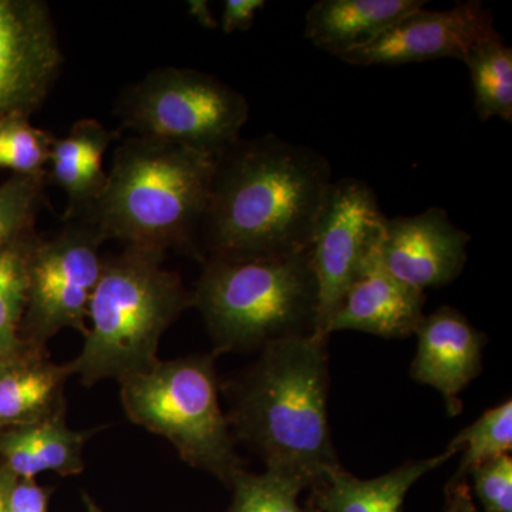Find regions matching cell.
Here are the masks:
<instances>
[{
    "instance_id": "6da1fadb",
    "label": "cell",
    "mask_w": 512,
    "mask_h": 512,
    "mask_svg": "<svg viewBox=\"0 0 512 512\" xmlns=\"http://www.w3.org/2000/svg\"><path fill=\"white\" fill-rule=\"evenodd\" d=\"M330 177L328 158L313 148L275 134L237 141L218 157L202 222L210 256L309 251Z\"/></svg>"
},
{
    "instance_id": "7a4b0ae2",
    "label": "cell",
    "mask_w": 512,
    "mask_h": 512,
    "mask_svg": "<svg viewBox=\"0 0 512 512\" xmlns=\"http://www.w3.org/2000/svg\"><path fill=\"white\" fill-rule=\"evenodd\" d=\"M326 340L312 333L269 343L225 386L235 440L251 447L266 470L308 487L340 466L329 426Z\"/></svg>"
},
{
    "instance_id": "3957f363",
    "label": "cell",
    "mask_w": 512,
    "mask_h": 512,
    "mask_svg": "<svg viewBox=\"0 0 512 512\" xmlns=\"http://www.w3.org/2000/svg\"><path fill=\"white\" fill-rule=\"evenodd\" d=\"M217 160L170 141L128 137L114 151L100 197L79 220L124 248L163 255L195 248Z\"/></svg>"
},
{
    "instance_id": "277c9868",
    "label": "cell",
    "mask_w": 512,
    "mask_h": 512,
    "mask_svg": "<svg viewBox=\"0 0 512 512\" xmlns=\"http://www.w3.org/2000/svg\"><path fill=\"white\" fill-rule=\"evenodd\" d=\"M164 256L127 247L104 258L82 350L69 362L84 386L123 379L160 360L161 338L192 306V293L163 266Z\"/></svg>"
},
{
    "instance_id": "5b68a950",
    "label": "cell",
    "mask_w": 512,
    "mask_h": 512,
    "mask_svg": "<svg viewBox=\"0 0 512 512\" xmlns=\"http://www.w3.org/2000/svg\"><path fill=\"white\" fill-rule=\"evenodd\" d=\"M192 293L215 355L261 350L312 335L318 326V284L311 249L274 258L208 256Z\"/></svg>"
},
{
    "instance_id": "8992f818",
    "label": "cell",
    "mask_w": 512,
    "mask_h": 512,
    "mask_svg": "<svg viewBox=\"0 0 512 512\" xmlns=\"http://www.w3.org/2000/svg\"><path fill=\"white\" fill-rule=\"evenodd\" d=\"M215 353L158 360L119 380L131 423L173 444L188 466L231 483L244 461L220 402Z\"/></svg>"
},
{
    "instance_id": "52a82bcc",
    "label": "cell",
    "mask_w": 512,
    "mask_h": 512,
    "mask_svg": "<svg viewBox=\"0 0 512 512\" xmlns=\"http://www.w3.org/2000/svg\"><path fill=\"white\" fill-rule=\"evenodd\" d=\"M121 130L220 157L241 140L249 104L217 77L188 67H158L117 101Z\"/></svg>"
},
{
    "instance_id": "ba28073f",
    "label": "cell",
    "mask_w": 512,
    "mask_h": 512,
    "mask_svg": "<svg viewBox=\"0 0 512 512\" xmlns=\"http://www.w3.org/2000/svg\"><path fill=\"white\" fill-rule=\"evenodd\" d=\"M104 242L99 229L84 220L64 221L49 239L36 235L28 254L23 343L46 349L64 329L86 335L90 299L103 271Z\"/></svg>"
},
{
    "instance_id": "9c48e42d",
    "label": "cell",
    "mask_w": 512,
    "mask_h": 512,
    "mask_svg": "<svg viewBox=\"0 0 512 512\" xmlns=\"http://www.w3.org/2000/svg\"><path fill=\"white\" fill-rule=\"evenodd\" d=\"M387 217L373 188L346 177L332 181L320 208L311 245L313 274L318 284V326L326 325L355 281L363 259L382 237Z\"/></svg>"
},
{
    "instance_id": "30bf717a",
    "label": "cell",
    "mask_w": 512,
    "mask_h": 512,
    "mask_svg": "<svg viewBox=\"0 0 512 512\" xmlns=\"http://www.w3.org/2000/svg\"><path fill=\"white\" fill-rule=\"evenodd\" d=\"M63 52L49 5L0 0V120L32 116L59 79Z\"/></svg>"
},
{
    "instance_id": "8fae6325",
    "label": "cell",
    "mask_w": 512,
    "mask_h": 512,
    "mask_svg": "<svg viewBox=\"0 0 512 512\" xmlns=\"http://www.w3.org/2000/svg\"><path fill=\"white\" fill-rule=\"evenodd\" d=\"M497 37L490 10L470 0L448 10H414L375 42L340 60L355 66H400L444 57L464 62L471 49Z\"/></svg>"
},
{
    "instance_id": "7c38bea8",
    "label": "cell",
    "mask_w": 512,
    "mask_h": 512,
    "mask_svg": "<svg viewBox=\"0 0 512 512\" xmlns=\"http://www.w3.org/2000/svg\"><path fill=\"white\" fill-rule=\"evenodd\" d=\"M470 234L456 227L443 208L384 222L377 258L387 274L424 292L456 281L467 261Z\"/></svg>"
},
{
    "instance_id": "4fadbf2b",
    "label": "cell",
    "mask_w": 512,
    "mask_h": 512,
    "mask_svg": "<svg viewBox=\"0 0 512 512\" xmlns=\"http://www.w3.org/2000/svg\"><path fill=\"white\" fill-rule=\"evenodd\" d=\"M414 335L417 350L410 375L440 392L448 413L457 416L463 409L461 392L483 370L487 336L450 306L424 315Z\"/></svg>"
},
{
    "instance_id": "5bb4252c",
    "label": "cell",
    "mask_w": 512,
    "mask_h": 512,
    "mask_svg": "<svg viewBox=\"0 0 512 512\" xmlns=\"http://www.w3.org/2000/svg\"><path fill=\"white\" fill-rule=\"evenodd\" d=\"M377 244L363 259L355 281L329 319L326 338L342 330H356L384 339H403L419 328L426 293L387 274L377 258Z\"/></svg>"
},
{
    "instance_id": "9a60e30c",
    "label": "cell",
    "mask_w": 512,
    "mask_h": 512,
    "mask_svg": "<svg viewBox=\"0 0 512 512\" xmlns=\"http://www.w3.org/2000/svg\"><path fill=\"white\" fill-rule=\"evenodd\" d=\"M70 376L69 363L52 362L46 349L26 343L0 356V431L66 412L64 389Z\"/></svg>"
},
{
    "instance_id": "2e32d148",
    "label": "cell",
    "mask_w": 512,
    "mask_h": 512,
    "mask_svg": "<svg viewBox=\"0 0 512 512\" xmlns=\"http://www.w3.org/2000/svg\"><path fill=\"white\" fill-rule=\"evenodd\" d=\"M423 0H319L305 16V37L322 52L348 55L375 42Z\"/></svg>"
},
{
    "instance_id": "e0dca14e",
    "label": "cell",
    "mask_w": 512,
    "mask_h": 512,
    "mask_svg": "<svg viewBox=\"0 0 512 512\" xmlns=\"http://www.w3.org/2000/svg\"><path fill=\"white\" fill-rule=\"evenodd\" d=\"M120 136L99 120L82 119L53 141L46 175L66 194L64 221L79 220L100 197L107 181L104 156Z\"/></svg>"
},
{
    "instance_id": "ac0fdd59",
    "label": "cell",
    "mask_w": 512,
    "mask_h": 512,
    "mask_svg": "<svg viewBox=\"0 0 512 512\" xmlns=\"http://www.w3.org/2000/svg\"><path fill=\"white\" fill-rule=\"evenodd\" d=\"M92 431L74 430L66 412L0 431V464L13 477L32 478L45 473L77 476L84 470V447Z\"/></svg>"
},
{
    "instance_id": "d6986e66",
    "label": "cell",
    "mask_w": 512,
    "mask_h": 512,
    "mask_svg": "<svg viewBox=\"0 0 512 512\" xmlns=\"http://www.w3.org/2000/svg\"><path fill=\"white\" fill-rule=\"evenodd\" d=\"M456 456L444 450L439 456L407 461L383 476L360 480L338 466L316 484V503L322 512H400L410 488L421 477Z\"/></svg>"
},
{
    "instance_id": "ffe728a7",
    "label": "cell",
    "mask_w": 512,
    "mask_h": 512,
    "mask_svg": "<svg viewBox=\"0 0 512 512\" xmlns=\"http://www.w3.org/2000/svg\"><path fill=\"white\" fill-rule=\"evenodd\" d=\"M470 70L474 106L481 121H512V49L501 37L485 40L464 59Z\"/></svg>"
},
{
    "instance_id": "44dd1931",
    "label": "cell",
    "mask_w": 512,
    "mask_h": 512,
    "mask_svg": "<svg viewBox=\"0 0 512 512\" xmlns=\"http://www.w3.org/2000/svg\"><path fill=\"white\" fill-rule=\"evenodd\" d=\"M447 450L463 451L456 480H461L471 468L487 463L512 450V403L505 400L493 409L487 410L471 426L457 434Z\"/></svg>"
},
{
    "instance_id": "7402d4cb",
    "label": "cell",
    "mask_w": 512,
    "mask_h": 512,
    "mask_svg": "<svg viewBox=\"0 0 512 512\" xmlns=\"http://www.w3.org/2000/svg\"><path fill=\"white\" fill-rule=\"evenodd\" d=\"M234 500L228 512H309L299 504L308 485L299 478L266 470L262 474L239 471L232 478Z\"/></svg>"
},
{
    "instance_id": "603a6c76",
    "label": "cell",
    "mask_w": 512,
    "mask_h": 512,
    "mask_svg": "<svg viewBox=\"0 0 512 512\" xmlns=\"http://www.w3.org/2000/svg\"><path fill=\"white\" fill-rule=\"evenodd\" d=\"M47 175H12L0 184V251L35 232Z\"/></svg>"
},
{
    "instance_id": "cb8c5ba5",
    "label": "cell",
    "mask_w": 512,
    "mask_h": 512,
    "mask_svg": "<svg viewBox=\"0 0 512 512\" xmlns=\"http://www.w3.org/2000/svg\"><path fill=\"white\" fill-rule=\"evenodd\" d=\"M30 117L0 120V170L13 175H46L56 137L30 123Z\"/></svg>"
},
{
    "instance_id": "d4e9b609",
    "label": "cell",
    "mask_w": 512,
    "mask_h": 512,
    "mask_svg": "<svg viewBox=\"0 0 512 512\" xmlns=\"http://www.w3.org/2000/svg\"><path fill=\"white\" fill-rule=\"evenodd\" d=\"M26 296L28 255L0 279V356L12 355L23 346L20 326L25 315Z\"/></svg>"
},
{
    "instance_id": "484cf974",
    "label": "cell",
    "mask_w": 512,
    "mask_h": 512,
    "mask_svg": "<svg viewBox=\"0 0 512 512\" xmlns=\"http://www.w3.org/2000/svg\"><path fill=\"white\" fill-rule=\"evenodd\" d=\"M485 512H512V458H494L468 471Z\"/></svg>"
},
{
    "instance_id": "4316f807",
    "label": "cell",
    "mask_w": 512,
    "mask_h": 512,
    "mask_svg": "<svg viewBox=\"0 0 512 512\" xmlns=\"http://www.w3.org/2000/svg\"><path fill=\"white\" fill-rule=\"evenodd\" d=\"M49 494L36 480L16 478L9 491L6 512H47Z\"/></svg>"
},
{
    "instance_id": "83f0119b",
    "label": "cell",
    "mask_w": 512,
    "mask_h": 512,
    "mask_svg": "<svg viewBox=\"0 0 512 512\" xmlns=\"http://www.w3.org/2000/svg\"><path fill=\"white\" fill-rule=\"evenodd\" d=\"M264 0H227L221 16V30L225 35L244 32L251 28L256 13L265 8Z\"/></svg>"
},
{
    "instance_id": "f1b7e54d",
    "label": "cell",
    "mask_w": 512,
    "mask_h": 512,
    "mask_svg": "<svg viewBox=\"0 0 512 512\" xmlns=\"http://www.w3.org/2000/svg\"><path fill=\"white\" fill-rule=\"evenodd\" d=\"M448 512H478L476 505L473 504L470 491L467 485L460 483L457 485L454 494L451 495L450 505H448Z\"/></svg>"
},
{
    "instance_id": "f546056e",
    "label": "cell",
    "mask_w": 512,
    "mask_h": 512,
    "mask_svg": "<svg viewBox=\"0 0 512 512\" xmlns=\"http://www.w3.org/2000/svg\"><path fill=\"white\" fill-rule=\"evenodd\" d=\"M16 478L10 474L8 468L0 464V512H6L10 488L15 483Z\"/></svg>"
},
{
    "instance_id": "4dcf8cb0",
    "label": "cell",
    "mask_w": 512,
    "mask_h": 512,
    "mask_svg": "<svg viewBox=\"0 0 512 512\" xmlns=\"http://www.w3.org/2000/svg\"><path fill=\"white\" fill-rule=\"evenodd\" d=\"M188 5H190L192 16H195L202 25L208 26V28H215L217 26V22L212 19L207 2H190Z\"/></svg>"
},
{
    "instance_id": "1f68e13d",
    "label": "cell",
    "mask_w": 512,
    "mask_h": 512,
    "mask_svg": "<svg viewBox=\"0 0 512 512\" xmlns=\"http://www.w3.org/2000/svg\"><path fill=\"white\" fill-rule=\"evenodd\" d=\"M84 500H86V504H87V512H101L99 510V507H97L96 504L93 503L92 500H90L89 497H86L84 498Z\"/></svg>"
},
{
    "instance_id": "d6a6232c",
    "label": "cell",
    "mask_w": 512,
    "mask_h": 512,
    "mask_svg": "<svg viewBox=\"0 0 512 512\" xmlns=\"http://www.w3.org/2000/svg\"><path fill=\"white\" fill-rule=\"evenodd\" d=\"M448 512V511H447Z\"/></svg>"
}]
</instances>
